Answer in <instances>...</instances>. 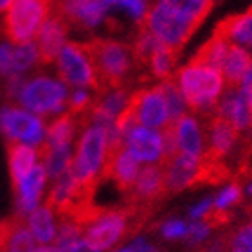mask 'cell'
Instances as JSON below:
<instances>
[{"mask_svg":"<svg viewBox=\"0 0 252 252\" xmlns=\"http://www.w3.org/2000/svg\"><path fill=\"white\" fill-rule=\"evenodd\" d=\"M95 78V94L128 87L133 68L137 67L128 42L112 38H92L81 42Z\"/></svg>","mask_w":252,"mask_h":252,"instance_id":"cell-1","label":"cell"},{"mask_svg":"<svg viewBox=\"0 0 252 252\" xmlns=\"http://www.w3.org/2000/svg\"><path fill=\"white\" fill-rule=\"evenodd\" d=\"M173 79L189 112L198 117H209L215 114L216 103L225 90V81L218 68L191 60L173 74Z\"/></svg>","mask_w":252,"mask_h":252,"instance_id":"cell-2","label":"cell"},{"mask_svg":"<svg viewBox=\"0 0 252 252\" xmlns=\"http://www.w3.org/2000/svg\"><path fill=\"white\" fill-rule=\"evenodd\" d=\"M13 99L38 117L54 114L60 116L67 108L68 90L62 79L51 78L47 74H38L16 85Z\"/></svg>","mask_w":252,"mask_h":252,"instance_id":"cell-3","label":"cell"},{"mask_svg":"<svg viewBox=\"0 0 252 252\" xmlns=\"http://www.w3.org/2000/svg\"><path fill=\"white\" fill-rule=\"evenodd\" d=\"M106 155V131L97 125H89L76 141V152L70 160V173L79 184L97 188L103 180Z\"/></svg>","mask_w":252,"mask_h":252,"instance_id":"cell-4","label":"cell"},{"mask_svg":"<svg viewBox=\"0 0 252 252\" xmlns=\"http://www.w3.org/2000/svg\"><path fill=\"white\" fill-rule=\"evenodd\" d=\"M47 0H11L2 11V31L7 42L29 43L53 9Z\"/></svg>","mask_w":252,"mask_h":252,"instance_id":"cell-5","label":"cell"},{"mask_svg":"<svg viewBox=\"0 0 252 252\" xmlns=\"http://www.w3.org/2000/svg\"><path fill=\"white\" fill-rule=\"evenodd\" d=\"M131 215L126 209L94 207L83 220V238L101 252L119 247L130 234Z\"/></svg>","mask_w":252,"mask_h":252,"instance_id":"cell-6","label":"cell"},{"mask_svg":"<svg viewBox=\"0 0 252 252\" xmlns=\"http://www.w3.org/2000/svg\"><path fill=\"white\" fill-rule=\"evenodd\" d=\"M141 26L152 32L164 47L171 49L177 54L182 51V47L189 42V38L198 29L196 26L189 24L184 18H180L169 9H166L158 2H150L148 13Z\"/></svg>","mask_w":252,"mask_h":252,"instance_id":"cell-7","label":"cell"},{"mask_svg":"<svg viewBox=\"0 0 252 252\" xmlns=\"http://www.w3.org/2000/svg\"><path fill=\"white\" fill-rule=\"evenodd\" d=\"M0 130L5 142H22L34 148L45 137V123L20 106L5 105L0 110Z\"/></svg>","mask_w":252,"mask_h":252,"instance_id":"cell-8","label":"cell"},{"mask_svg":"<svg viewBox=\"0 0 252 252\" xmlns=\"http://www.w3.org/2000/svg\"><path fill=\"white\" fill-rule=\"evenodd\" d=\"M58 74L65 85L74 89H92L95 92L94 70L85 54L81 42H67L58 54Z\"/></svg>","mask_w":252,"mask_h":252,"instance_id":"cell-9","label":"cell"},{"mask_svg":"<svg viewBox=\"0 0 252 252\" xmlns=\"http://www.w3.org/2000/svg\"><path fill=\"white\" fill-rule=\"evenodd\" d=\"M58 11L68 29L92 31L106 20V5L103 0H60L53 5Z\"/></svg>","mask_w":252,"mask_h":252,"instance_id":"cell-10","label":"cell"},{"mask_svg":"<svg viewBox=\"0 0 252 252\" xmlns=\"http://www.w3.org/2000/svg\"><path fill=\"white\" fill-rule=\"evenodd\" d=\"M142 164L125 146V141L106 144L103 179H110L121 191H130Z\"/></svg>","mask_w":252,"mask_h":252,"instance_id":"cell-11","label":"cell"},{"mask_svg":"<svg viewBox=\"0 0 252 252\" xmlns=\"http://www.w3.org/2000/svg\"><path fill=\"white\" fill-rule=\"evenodd\" d=\"M160 166L164 173V188L169 193H180L204 179V158L175 153Z\"/></svg>","mask_w":252,"mask_h":252,"instance_id":"cell-12","label":"cell"},{"mask_svg":"<svg viewBox=\"0 0 252 252\" xmlns=\"http://www.w3.org/2000/svg\"><path fill=\"white\" fill-rule=\"evenodd\" d=\"M68 32H70L68 26L60 16L58 11L53 7L45 22L42 24V27H40V31L36 34V42H34L40 67L51 65L54 60H58V54L62 53V49L67 43Z\"/></svg>","mask_w":252,"mask_h":252,"instance_id":"cell-13","label":"cell"},{"mask_svg":"<svg viewBox=\"0 0 252 252\" xmlns=\"http://www.w3.org/2000/svg\"><path fill=\"white\" fill-rule=\"evenodd\" d=\"M175 137L177 152L194 158L205 157V126L196 114H186L169 123Z\"/></svg>","mask_w":252,"mask_h":252,"instance_id":"cell-14","label":"cell"},{"mask_svg":"<svg viewBox=\"0 0 252 252\" xmlns=\"http://www.w3.org/2000/svg\"><path fill=\"white\" fill-rule=\"evenodd\" d=\"M205 126V157L209 160H220L227 157L236 146L240 133L229 121L221 119L218 116L200 117Z\"/></svg>","mask_w":252,"mask_h":252,"instance_id":"cell-15","label":"cell"},{"mask_svg":"<svg viewBox=\"0 0 252 252\" xmlns=\"http://www.w3.org/2000/svg\"><path fill=\"white\" fill-rule=\"evenodd\" d=\"M126 150L144 166V164H162L164 144L160 130L144 126H133L125 135Z\"/></svg>","mask_w":252,"mask_h":252,"instance_id":"cell-16","label":"cell"},{"mask_svg":"<svg viewBox=\"0 0 252 252\" xmlns=\"http://www.w3.org/2000/svg\"><path fill=\"white\" fill-rule=\"evenodd\" d=\"M47 175L42 164H36L31 169V173L26 179H22L15 188V198H16V216L26 218L31 211H34L38 205L42 204V198L45 194L47 188Z\"/></svg>","mask_w":252,"mask_h":252,"instance_id":"cell-17","label":"cell"},{"mask_svg":"<svg viewBox=\"0 0 252 252\" xmlns=\"http://www.w3.org/2000/svg\"><path fill=\"white\" fill-rule=\"evenodd\" d=\"M215 116L225 119L236 128L238 133L252 128V110L240 89H227L215 106Z\"/></svg>","mask_w":252,"mask_h":252,"instance_id":"cell-18","label":"cell"},{"mask_svg":"<svg viewBox=\"0 0 252 252\" xmlns=\"http://www.w3.org/2000/svg\"><path fill=\"white\" fill-rule=\"evenodd\" d=\"M166 193L164 173L160 164H144L131 186L130 194L137 204H152Z\"/></svg>","mask_w":252,"mask_h":252,"instance_id":"cell-19","label":"cell"},{"mask_svg":"<svg viewBox=\"0 0 252 252\" xmlns=\"http://www.w3.org/2000/svg\"><path fill=\"white\" fill-rule=\"evenodd\" d=\"M38 243L26 225V220L16 216L0 221V251L2 252H34Z\"/></svg>","mask_w":252,"mask_h":252,"instance_id":"cell-20","label":"cell"},{"mask_svg":"<svg viewBox=\"0 0 252 252\" xmlns=\"http://www.w3.org/2000/svg\"><path fill=\"white\" fill-rule=\"evenodd\" d=\"M83 126L70 112H63L60 116H56L53 121L45 125V137L43 142L51 148H68L70 142L81 135Z\"/></svg>","mask_w":252,"mask_h":252,"instance_id":"cell-21","label":"cell"},{"mask_svg":"<svg viewBox=\"0 0 252 252\" xmlns=\"http://www.w3.org/2000/svg\"><path fill=\"white\" fill-rule=\"evenodd\" d=\"M29 232L32 234L38 245L54 243L56 229H58V216L47 204H40L34 211L24 218Z\"/></svg>","mask_w":252,"mask_h":252,"instance_id":"cell-22","label":"cell"},{"mask_svg":"<svg viewBox=\"0 0 252 252\" xmlns=\"http://www.w3.org/2000/svg\"><path fill=\"white\" fill-rule=\"evenodd\" d=\"M7 148V164L13 186H16L22 179L31 173V169L38 164L36 148L22 144V142H5Z\"/></svg>","mask_w":252,"mask_h":252,"instance_id":"cell-23","label":"cell"},{"mask_svg":"<svg viewBox=\"0 0 252 252\" xmlns=\"http://www.w3.org/2000/svg\"><path fill=\"white\" fill-rule=\"evenodd\" d=\"M252 63V56L247 49L238 47L234 43L229 45V51L225 54V60L221 63L220 72L223 76L227 89H238L242 83L243 76L249 70Z\"/></svg>","mask_w":252,"mask_h":252,"instance_id":"cell-24","label":"cell"},{"mask_svg":"<svg viewBox=\"0 0 252 252\" xmlns=\"http://www.w3.org/2000/svg\"><path fill=\"white\" fill-rule=\"evenodd\" d=\"M153 2L162 4L166 9L196 27L204 22L215 4V0H153Z\"/></svg>","mask_w":252,"mask_h":252,"instance_id":"cell-25","label":"cell"},{"mask_svg":"<svg viewBox=\"0 0 252 252\" xmlns=\"http://www.w3.org/2000/svg\"><path fill=\"white\" fill-rule=\"evenodd\" d=\"M229 45H231V43L227 42L225 38H221L220 34L213 32L211 40H207V42L198 49V53L194 54L193 60L220 70L221 63H223V60H225L227 51H229Z\"/></svg>","mask_w":252,"mask_h":252,"instance_id":"cell-26","label":"cell"},{"mask_svg":"<svg viewBox=\"0 0 252 252\" xmlns=\"http://www.w3.org/2000/svg\"><path fill=\"white\" fill-rule=\"evenodd\" d=\"M177 58L179 54L173 53L171 49L160 47L152 54V58L148 62L146 68L150 70V76L157 81H164V79H169L175 74V67H177Z\"/></svg>","mask_w":252,"mask_h":252,"instance_id":"cell-27","label":"cell"},{"mask_svg":"<svg viewBox=\"0 0 252 252\" xmlns=\"http://www.w3.org/2000/svg\"><path fill=\"white\" fill-rule=\"evenodd\" d=\"M157 85H158V89H160V92H162V95H164V101H166L169 123H175L182 116L189 114V108H188V105H186L182 94H180L179 87H177V83H175L173 76H171L169 79L158 81Z\"/></svg>","mask_w":252,"mask_h":252,"instance_id":"cell-28","label":"cell"},{"mask_svg":"<svg viewBox=\"0 0 252 252\" xmlns=\"http://www.w3.org/2000/svg\"><path fill=\"white\" fill-rule=\"evenodd\" d=\"M108 13L121 11L130 18L135 27H139L144 22V16L150 7V0H103Z\"/></svg>","mask_w":252,"mask_h":252,"instance_id":"cell-29","label":"cell"},{"mask_svg":"<svg viewBox=\"0 0 252 252\" xmlns=\"http://www.w3.org/2000/svg\"><path fill=\"white\" fill-rule=\"evenodd\" d=\"M81 238H83V225L76 218H70V216L58 218V229H56L54 245H58L60 249L67 251L70 245H74Z\"/></svg>","mask_w":252,"mask_h":252,"instance_id":"cell-30","label":"cell"},{"mask_svg":"<svg viewBox=\"0 0 252 252\" xmlns=\"http://www.w3.org/2000/svg\"><path fill=\"white\" fill-rule=\"evenodd\" d=\"M242 196H243V189L240 184L231 182V184L223 186V188L213 196V216L227 215L232 207H236V205L240 204Z\"/></svg>","mask_w":252,"mask_h":252,"instance_id":"cell-31","label":"cell"},{"mask_svg":"<svg viewBox=\"0 0 252 252\" xmlns=\"http://www.w3.org/2000/svg\"><path fill=\"white\" fill-rule=\"evenodd\" d=\"M213 231H215V225L209 220L188 221V234H186L184 242L189 247L202 249L213 240Z\"/></svg>","mask_w":252,"mask_h":252,"instance_id":"cell-32","label":"cell"},{"mask_svg":"<svg viewBox=\"0 0 252 252\" xmlns=\"http://www.w3.org/2000/svg\"><path fill=\"white\" fill-rule=\"evenodd\" d=\"M158 234L166 242H184L188 234V220L184 218H166L158 225Z\"/></svg>","mask_w":252,"mask_h":252,"instance_id":"cell-33","label":"cell"},{"mask_svg":"<svg viewBox=\"0 0 252 252\" xmlns=\"http://www.w3.org/2000/svg\"><path fill=\"white\" fill-rule=\"evenodd\" d=\"M227 245H229V251L252 252V218L232 232Z\"/></svg>","mask_w":252,"mask_h":252,"instance_id":"cell-34","label":"cell"},{"mask_svg":"<svg viewBox=\"0 0 252 252\" xmlns=\"http://www.w3.org/2000/svg\"><path fill=\"white\" fill-rule=\"evenodd\" d=\"M213 216V196H204L188 209V221L209 220Z\"/></svg>","mask_w":252,"mask_h":252,"instance_id":"cell-35","label":"cell"},{"mask_svg":"<svg viewBox=\"0 0 252 252\" xmlns=\"http://www.w3.org/2000/svg\"><path fill=\"white\" fill-rule=\"evenodd\" d=\"M126 245L131 249V252H158V247L150 240L148 236H133L130 242H126Z\"/></svg>","mask_w":252,"mask_h":252,"instance_id":"cell-36","label":"cell"},{"mask_svg":"<svg viewBox=\"0 0 252 252\" xmlns=\"http://www.w3.org/2000/svg\"><path fill=\"white\" fill-rule=\"evenodd\" d=\"M65 252H101V251L97 247H94L92 243L87 242L85 238H81V240H78L74 245H70Z\"/></svg>","mask_w":252,"mask_h":252,"instance_id":"cell-37","label":"cell"},{"mask_svg":"<svg viewBox=\"0 0 252 252\" xmlns=\"http://www.w3.org/2000/svg\"><path fill=\"white\" fill-rule=\"evenodd\" d=\"M229 245H227V242H223V240H218V238H213L207 245H204V251L202 252H229Z\"/></svg>","mask_w":252,"mask_h":252,"instance_id":"cell-38","label":"cell"},{"mask_svg":"<svg viewBox=\"0 0 252 252\" xmlns=\"http://www.w3.org/2000/svg\"><path fill=\"white\" fill-rule=\"evenodd\" d=\"M34 252H65V251L60 249L58 245H54V243H49V245H36Z\"/></svg>","mask_w":252,"mask_h":252,"instance_id":"cell-39","label":"cell"},{"mask_svg":"<svg viewBox=\"0 0 252 252\" xmlns=\"http://www.w3.org/2000/svg\"><path fill=\"white\" fill-rule=\"evenodd\" d=\"M108 252H131V249L126 245V243H121L119 247H116V249H112V251H108Z\"/></svg>","mask_w":252,"mask_h":252,"instance_id":"cell-40","label":"cell"},{"mask_svg":"<svg viewBox=\"0 0 252 252\" xmlns=\"http://www.w3.org/2000/svg\"><path fill=\"white\" fill-rule=\"evenodd\" d=\"M243 193L247 194V196H252V179L247 182V186H245V189H243Z\"/></svg>","mask_w":252,"mask_h":252,"instance_id":"cell-41","label":"cell"},{"mask_svg":"<svg viewBox=\"0 0 252 252\" xmlns=\"http://www.w3.org/2000/svg\"><path fill=\"white\" fill-rule=\"evenodd\" d=\"M9 2L11 0H0V11H4L7 5H9Z\"/></svg>","mask_w":252,"mask_h":252,"instance_id":"cell-42","label":"cell"},{"mask_svg":"<svg viewBox=\"0 0 252 252\" xmlns=\"http://www.w3.org/2000/svg\"><path fill=\"white\" fill-rule=\"evenodd\" d=\"M229 252H236V251H229Z\"/></svg>","mask_w":252,"mask_h":252,"instance_id":"cell-43","label":"cell"},{"mask_svg":"<svg viewBox=\"0 0 252 252\" xmlns=\"http://www.w3.org/2000/svg\"><path fill=\"white\" fill-rule=\"evenodd\" d=\"M0 252H2V251H0Z\"/></svg>","mask_w":252,"mask_h":252,"instance_id":"cell-44","label":"cell"}]
</instances>
